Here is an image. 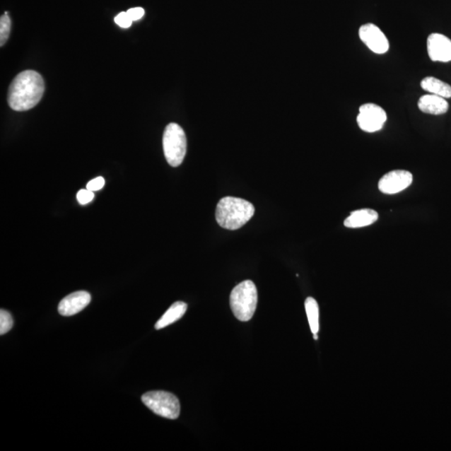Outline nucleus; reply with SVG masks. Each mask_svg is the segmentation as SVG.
Masks as SVG:
<instances>
[{"label": "nucleus", "mask_w": 451, "mask_h": 451, "mask_svg": "<svg viewBox=\"0 0 451 451\" xmlns=\"http://www.w3.org/2000/svg\"><path fill=\"white\" fill-rule=\"evenodd\" d=\"M257 305V291L252 281H243L233 288L230 295V306L238 320L250 321L255 314Z\"/></svg>", "instance_id": "obj_3"}, {"label": "nucleus", "mask_w": 451, "mask_h": 451, "mask_svg": "<svg viewBox=\"0 0 451 451\" xmlns=\"http://www.w3.org/2000/svg\"><path fill=\"white\" fill-rule=\"evenodd\" d=\"M418 107L422 112L438 116L448 112L449 103L439 95L430 94L423 95L418 99Z\"/></svg>", "instance_id": "obj_11"}, {"label": "nucleus", "mask_w": 451, "mask_h": 451, "mask_svg": "<svg viewBox=\"0 0 451 451\" xmlns=\"http://www.w3.org/2000/svg\"><path fill=\"white\" fill-rule=\"evenodd\" d=\"M94 192H91L87 189V188L86 189L79 191V192L77 193L76 196L78 202H79L81 205H86L90 204V202L94 199Z\"/></svg>", "instance_id": "obj_18"}, {"label": "nucleus", "mask_w": 451, "mask_h": 451, "mask_svg": "<svg viewBox=\"0 0 451 451\" xmlns=\"http://www.w3.org/2000/svg\"><path fill=\"white\" fill-rule=\"evenodd\" d=\"M255 208L251 202L238 197H226L221 199L216 209V220L221 227L238 230L254 215Z\"/></svg>", "instance_id": "obj_2"}, {"label": "nucleus", "mask_w": 451, "mask_h": 451, "mask_svg": "<svg viewBox=\"0 0 451 451\" xmlns=\"http://www.w3.org/2000/svg\"><path fill=\"white\" fill-rule=\"evenodd\" d=\"M163 150L170 165H180L187 153V137L183 129L176 123H170L163 134Z\"/></svg>", "instance_id": "obj_4"}, {"label": "nucleus", "mask_w": 451, "mask_h": 451, "mask_svg": "<svg viewBox=\"0 0 451 451\" xmlns=\"http://www.w3.org/2000/svg\"><path fill=\"white\" fill-rule=\"evenodd\" d=\"M427 49L432 62H451V40L448 37L431 34L428 37Z\"/></svg>", "instance_id": "obj_9"}, {"label": "nucleus", "mask_w": 451, "mask_h": 451, "mask_svg": "<svg viewBox=\"0 0 451 451\" xmlns=\"http://www.w3.org/2000/svg\"><path fill=\"white\" fill-rule=\"evenodd\" d=\"M379 218L376 211L368 209L352 211L344 220V226L348 228H361L375 223Z\"/></svg>", "instance_id": "obj_12"}, {"label": "nucleus", "mask_w": 451, "mask_h": 451, "mask_svg": "<svg viewBox=\"0 0 451 451\" xmlns=\"http://www.w3.org/2000/svg\"><path fill=\"white\" fill-rule=\"evenodd\" d=\"M91 296L88 292L78 291L64 298L59 303L58 310L62 316H72L81 312L89 305Z\"/></svg>", "instance_id": "obj_10"}, {"label": "nucleus", "mask_w": 451, "mask_h": 451, "mask_svg": "<svg viewBox=\"0 0 451 451\" xmlns=\"http://www.w3.org/2000/svg\"><path fill=\"white\" fill-rule=\"evenodd\" d=\"M422 89L445 99L451 98V86L435 77H426L421 83Z\"/></svg>", "instance_id": "obj_14"}, {"label": "nucleus", "mask_w": 451, "mask_h": 451, "mask_svg": "<svg viewBox=\"0 0 451 451\" xmlns=\"http://www.w3.org/2000/svg\"><path fill=\"white\" fill-rule=\"evenodd\" d=\"M104 186L105 179L103 177H99L89 182L88 184H87L86 188L91 192H96L102 189Z\"/></svg>", "instance_id": "obj_20"}, {"label": "nucleus", "mask_w": 451, "mask_h": 451, "mask_svg": "<svg viewBox=\"0 0 451 451\" xmlns=\"http://www.w3.org/2000/svg\"><path fill=\"white\" fill-rule=\"evenodd\" d=\"M132 21L139 20L145 15V11L142 8H132L127 11Z\"/></svg>", "instance_id": "obj_21"}, {"label": "nucleus", "mask_w": 451, "mask_h": 451, "mask_svg": "<svg viewBox=\"0 0 451 451\" xmlns=\"http://www.w3.org/2000/svg\"><path fill=\"white\" fill-rule=\"evenodd\" d=\"M13 325V317L6 310H0V334L4 335L12 329Z\"/></svg>", "instance_id": "obj_17"}, {"label": "nucleus", "mask_w": 451, "mask_h": 451, "mask_svg": "<svg viewBox=\"0 0 451 451\" xmlns=\"http://www.w3.org/2000/svg\"><path fill=\"white\" fill-rule=\"evenodd\" d=\"M305 310L312 333L317 335L320 331V308L314 298L306 299Z\"/></svg>", "instance_id": "obj_15"}, {"label": "nucleus", "mask_w": 451, "mask_h": 451, "mask_svg": "<svg viewBox=\"0 0 451 451\" xmlns=\"http://www.w3.org/2000/svg\"><path fill=\"white\" fill-rule=\"evenodd\" d=\"M413 182L412 174L404 170H395L385 174L379 182V190L384 194L394 195L406 190Z\"/></svg>", "instance_id": "obj_7"}, {"label": "nucleus", "mask_w": 451, "mask_h": 451, "mask_svg": "<svg viewBox=\"0 0 451 451\" xmlns=\"http://www.w3.org/2000/svg\"><path fill=\"white\" fill-rule=\"evenodd\" d=\"M45 83L42 76L35 71H23L9 86L8 103L16 112L34 108L42 98Z\"/></svg>", "instance_id": "obj_1"}, {"label": "nucleus", "mask_w": 451, "mask_h": 451, "mask_svg": "<svg viewBox=\"0 0 451 451\" xmlns=\"http://www.w3.org/2000/svg\"><path fill=\"white\" fill-rule=\"evenodd\" d=\"M115 22H116L119 27L127 29V28L131 26L133 21L130 16H128L127 12H122L115 18Z\"/></svg>", "instance_id": "obj_19"}, {"label": "nucleus", "mask_w": 451, "mask_h": 451, "mask_svg": "<svg viewBox=\"0 0 451 451\" xmlns=\"http://www.w3.org/2000/svg\"><path fill=\"white\" fill-rule=\"evenodd\" d=\"M358 35L367 47L374 53L385 54L390 49L387 37L374 24L362 25L358 30Z\"/></svg>", "instance_id": "obj_8"}, {"label": "nucleus", "mask_w": 451, "mask_h": 451, "mask_svg": "<svg viewBox=\"0 0 451 451\" xmlns=\"http://www.w3.org/2000/svg\"><path fill=\"white\" fill-rule=\"evenodd\" d=\"M386 121H387V114L380 105L368 103L360 107L357 123L363 131L370 133L379 131L383 128Z\"/></svg>", "instance_id": "obj_6"}, {"label": "nucleus", "mask_w": 451, "mask_h": 451, "mask_svg": "<svg viewBox=\"0 0 451 451\" xmlns=\"http://www.w3.org/2000/svg\"><path fill=\"white\" fill-rule=\"evenodd\" d=\"M141 400L156 415L170 420H176L180 416V402L172 393L165 391H151L142 395Z\"/></svg>", "instance_id": "obj_5"}, {"label": "nucleus", "mask_w": 451, "mask_h": 451, "mask_svg": "<svg viewBox=\"0 0 451 451\" xmlns=\"http://www.w3.org/2000/svg\"><path fill=\"white\" fill-rule=\"evenodd\" d=\"M11 20L8 15H4L0 18V45L6 44L11 33Z\"/></svg>", "instance_id": "obj_16"}, {"label": "nucleus", "mask_w": 451, "mask_h": 451, "mask_svg": "<svg viewBox=\"0 0 451 451\" xmlns=\"http://www.w3.org/2000/svg\"><path fill=\"white\" fill-rule=\"evenodd\" d=\"M187 310V305L186 303L181 301L174 303L158 321V323L156 324L155 329H162L174 324L175 322L182 319L183 315L186 314Z\"/></svg>", "instance_id": "obj_13"}]
</instances>
